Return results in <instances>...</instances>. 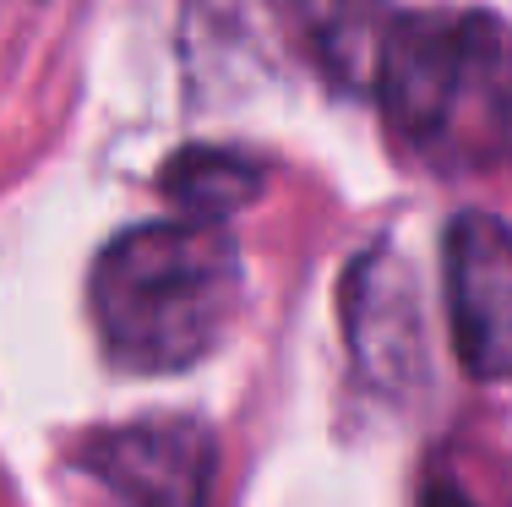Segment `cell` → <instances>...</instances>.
<instances>
[{
    "instance_id": "obj_5",
    "label": "cell",
    "mask_w": 512,
    "mask_h": 507,
    "mask_svg": "<svg viewBox=\"0 0 512 507\" xmlns=\"http://www.w3.org/2000/svg\"><path fill=\"white\" fill-rule=\"evenodd\" d=\"M349 338L360 366L382 388H404L420 377V306L409 289V268L387 251H371L349 273Z\"/></svg>"
},
{
    "instance_id": "obj_2",
    "label": "cell",
    "mask_w": 512,
    "mask_h": 507,
    "mask_svg": "<svg viewBox=\"0 0 512 507\" xmlns=\"http://www.w3.org/2000/svg\"><path fill=\"white\" fill-rule=\"evenodd\" d=\"M387 126L442 169L512 159V28L491 11L398 17L376 71Z\"/></svg>"
},
{
    "instance_id": "obj_3",
    "label": "cell",
    "mask_w": 512,
    "mask_h": 507,
    "mask_svg": "<svg viewBox=\"0 0 512 507\" xmlns=\"http://www.w3.org/2000/svg\"><path fill=\"white\" fill-rule=\"evenodd\" d=\"M442 273L463 371L512 382V229L496 213H458L442 240Z\"/></svg>"
},
{
    "instance_id": "obj_8",
    "label": "cell",
    "mask_w": 512,
    "mask_h": 507,
    "mask_svg": "<svg viewBox=\"0 0 512 507\" xmlns=\"http://www.w3.org/2000/svg\"><path fill=\"white\" fill-rule=\"evenodd\" d=\"M420 507H469V502H463V491H453L447 480H436V486H425V502Z\"/></svg>"
},
{
    "instance_id": "obj_6",
    "label": "cell",
    "mask_w": 512,
    "mask_h": 507,
    "mask_svg": "<svg viewBox=\"0 0 512 507\" xmlns=\"http://www.w3.org/2000/svg\"><path fill=\"white\" fill-rule=\"evenodd\" d=\"M295 11L316 60L344 88H376L387 33H393L387 0H295Z\"/></svg>"
},
{
    "instance_id": "obj_7",
    "label": "cell",
    "mask_w": 512,
    "mask_h": 507,
    "mask_svg": "<svg viewBox=\"0 0 512 507\" xmlns=\"http://www.w3.org/2000/svg\"><path fill=\"white\" fill-rule=\"evenodd\" d=\"M164 191L191 224H224L262 197V169L229 148H186L164 164Z\"/></svg>"
},
{
    "instance_id": "obj_4",
    "label": "cell",
    "mask_w": 512,
    "mask_h": 507,
    "mask_svg": "<svg viewBox=\"0 0 512 507\" xmlns=\"http://www.w3.org/2000/svg\"><path fill=\"white\" fill-rule=\"evenodd\" d=\"M77 464L126 507H213L218 442L197 420H142L88 437Z\"/></svg>"
},
{
    "instance_id": "obj_1",
    "label": "cell",
    "mask_w": 512,
    "mask_h": 507,
    "mask_svg": "<svg viewBox=\"0 0 512 507\" xmlns=\"http://www.w3.org/2000/svg\"><path fill=\"white\" fill-rule=\"evenodd\" d=\"M240 300V251L218 224H142L93 262L88 306L109 360L126 371H186L218 344Z\"/></svg>"
}]
</instances>
